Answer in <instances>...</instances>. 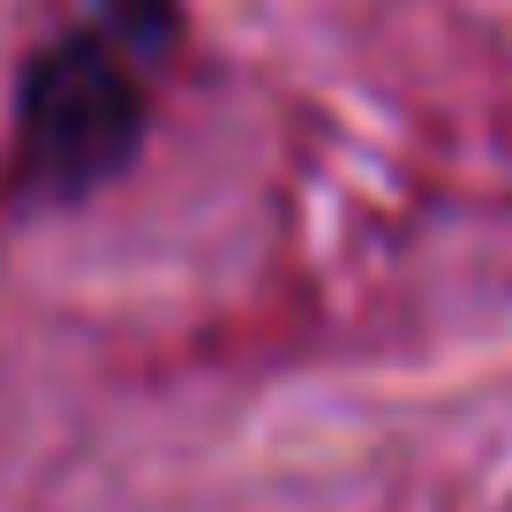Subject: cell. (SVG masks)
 <instances>
[{
  "label": "cell",
  "mask_w": 512,
  "mask_h": 512,
  "mask_svg": "<svg viewBox=\"0 0 512 512\" xmlns=\"http://www.w3.org/2000/svg\"><path fill=\"white\" fill-rule=\"evenodd\" d=\"M144 144V83L106 38H53L23 68L16 174L46 196H83L113 181Z\"/></svg>",
  "instance_id": "obj_1"
},
{
  "label": "cell",
  "mask_w": 512,
  "mask_h": 512,
  "mask_svg": "<svg viewBox=\"0 0 512 512\" xmlns=\"http://www.w3.org/2000/svg\"><path fill=\"white\" fill-rule=\"evenodd\" d=\"M113 31L144 38V46H166V31H174V0H106Z\"/></svg>",
  "instance_id": "obj_2"
}]
</instances>
